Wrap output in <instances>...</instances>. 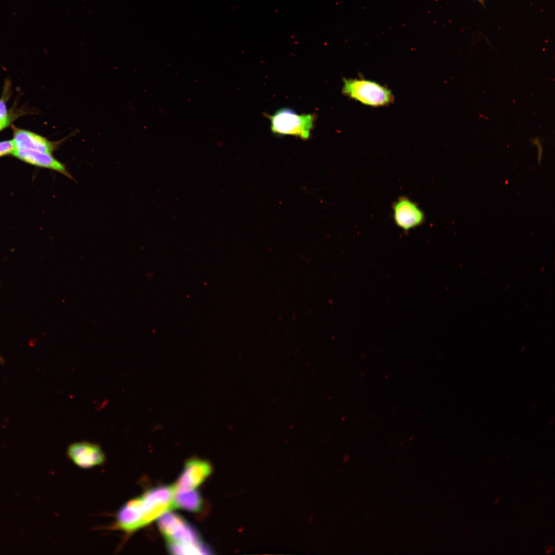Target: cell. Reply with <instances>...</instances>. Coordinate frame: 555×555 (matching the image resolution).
Wrapping results in <instances>:
<instances>
[{
    "instance_id": "cell-2",
    "label": "cell",
    "mask_w": 555,
    "mask_h": 555,
    "mask_svg": "<svg viewBox=\"0 0 555 555\" xmlns=\"http://www.w3.org/2000/svg\"><path fill=\"white\" fill-rule=\"evenodd\" d=\"M343 93L349 98L372 107L386 106L394 101V96L388 88L379 83L364 79H345Z\"/></svg>"
},
{
    "instance_id": "cell-4",
    "label": "cell",
    "mask_w": 555,
    "mask_h": 555,
    "mask_svg": "<svg viewBox=\"0 0 555 555\" xmlns=\"http://www.w3.org/2000/svg\"><path fill=\"white\" fill-rule=\"evenodd\" d=\"M158 526L168 542L184 545H201L197 531L180 515L169 511L158 519Z\"/></svg>"
},
{
    "instance_id": "cell-13",
    "label": "cell",
    "mask_w": 555,
    "mask_h": 555,
    "mask_svg": "<svg viewBox=\"0 0 555 555\" xmlns=\"http://www.w3.org/2000/svg\"><path fill=\"white\" fill-rule=\"evenodd\" d=\"M11 120L4 99H0V121Z\"/></svg>"
},
{
    "instance_id": "cell-6",
    "label": "cell",
    "mask_w": 555,
    "mask_h": 555,
    "mask_svg": "<svg viewBox=\"0 0 555 555\" xmlns=\"http://www.w3.org/2000/svg\"><path fill=\"white\" fill-rule=\"evenodd\" d=\"M67 454L79 467L89 469L103 464L104 453L99 445L87 441L77 442L69 445Z\"/></svg>"
},
{
    "instance_id": "cell-12",
    "label": "cell",
    "mask_w": 555,
    "mask_h": 555,
    "mask_svg": "<svg viewBox=\"0 0 555 555\" xmlns=\"http://www.w3.org/2000/svg\"><path fill=\"white\" fill-rule=\"evenodd\" d=\"M15 150L12 140L0 141V157L12 154Z\"/></svg>"
},
{
    "instance_id": "cell-3",
    "label": "cell",
    "mask_w": 555,
    "mask_h": 555,
    "mask_svg": "<svg viewBox=\"0 0 555 555\" xmlns=\"http://www.w3.org/2000/svg\"><path fill=\"white\" fill-rule=\"evenodd\" d=\"M271 131L281 135L298 136L307 139L312 129L314 117L311 114H299L284 108L270 116Z\"/></svg>"
},
{
    "instance_id": "cell-9",
    "label": "cell",
    "mask_w": 555,
    "mask_h": 555,
    "mask_svg": "<svg viewBox=\"0 0 555 555\" xmlns=\"http://www.w3.org/2000/svg\"><path fill=\"white\" fill-rule=\"evenodd\" d=\"M12 155L27 163L58 172L73 179L65 165L56 159L51 154L34 150L16 149Z\"/></svg>"
},
{
    "instance_id": "cell-14",
    "label": "cell",
    "mask_w": 555,
    "mask_h": 555,
    "mask_svg": "<svg viewBox=\"0 0 555 555\" xmlns=\"http://www.w3.org/2000/svg\"><path fill=\"white\" fill-rule=\"evenodd\" d=\"M11 120L0 121V131L8 126Z\"/></svg>"
},
{
    "instance_id": "cell-7",
    "label": "cell",
    "mask_w": 555,
    "mask_h": 555,
    "mask_svg": "<svg viewBox=\"0 0 555 555\" xmlns=\"http://www.w3.org/2000/svg\"><path fill=\"white\" fill-rule=\"evenodd\" d=\"M211 466L207 461L192 459L188 461L174 488L176 490L195 489L209 476Z\"/></svg>"
},
{
    "instance_id": "cell-11",
    "label": "cell",
    "mask_w": 555,
    "mask_h": 555,
    "mask_svg": "<svg viewBox=\"0 0 555 555\" xmlns=\"http://www.w3.org/2000/svg\"><path fill=\"white\" fill-rule=\"evenodd\" d=\"M168 543L169 550L173 554H197L210 553L209 549L203 544L201 545H184Z\"/></svg>"
},
{
    "instance_id": "cell-10",
    "label": "cell",
    "mask_w": 555,
    "mask_h": 555,
    "mask_svg": "<svg viewBox=\"0 0 555 555\" xmlns=\"http://www.w3.org/2000/svg\"><path fill=\"white\" fill-rule=\"evenodd\" d=\"M173 503L174 507L190 511L197 512L201 508L202 501L200 494L194 489H174Z\"/></svg>"
},
{
    "instance_id": "cell-5",
    "label": "cell",
    "mask_w": 555,
    "mask_h": 555,
    "mask_svg": "<svg viewBox=\"0 0 555 555\" xmlns=\"http://www.w3.org/2000/svg\"><path fill=\"white\" fill-rule=\"evenodd\" d=\"M393 211L396 225L404 231L420 226L425 220L423 211L415 202L407 197L398 198L393 205Z\"/></svg>"
},
{
    "instance_id": "cell-1",
    "label": "cell",
    "mask_w": 555,
    "mask_h": 555,
    "mask_svg": "<svg viewBox=\"0 0 555 555\" xmlns=\"http://www.w3.org/2000/svg\"><path fill=\"white\" fill-rule=\"evenodd\" d=\"M174 487L159 486L128 501L140 528L174 507Z\"/></svg>"
},
{
    "instance_id": "cell-8",
    "label": "cell",
    "mask_w": 555,
    "mask_h": 555,
    "mask_svg": "<svg viewBox=\"0 0 555 555\" xmlns=\"http://www.w3.org/2000/svg\"><path fill=\"white\" fill-rule=\"evenodd\" d=\"M13 142L15 150L25 149L52 153L63 140L53 142L33 132L14 127Z\"/></svg>"
}]
</instances>
